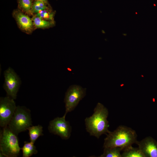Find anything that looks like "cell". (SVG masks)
I'll list each match as a JSON object with an SVG mask.
<instances>
[{
  "instance_id": "cell-1",
  "label": "cell",
  "mask_w": 157,
  "mask_h": 157,
  "mask_svg": "<svg viewBox=\"0 0 157 157\" xmlns=\"http://www.w3.org/2000/svg\"><path fill=\"white\" fill-rule=\"evenodd\" d=\"M94 112L91 116L85 119L86 129L90 135L99 138L102 135H106L110 131L107 120L108 111L102 104L98 103Z\"/></svg>"
},
{
  "instance_id": "cell-2",
  "label": "cell",
  "mask_w": 157,
  "mask_h": 157,
  "mask_svg": "<svg viewBox=\"0 0 157 157\" xmlns=\"http://www.w3.org/2000/svg\"><path fill=\"white\" fill-rule=\"evenodd\" d=\"M104 139V147H119L123 150L137 141L135 131L131 128L120 125L113 131L109 132Z\"/></svg>"
},
{
  "instance_id": "cell-3",
  "label": "cell",
  "mask_w": 157,
  "mask_h": 157,
  "mask_svg": "<svg viewBox=\"0 0 157 157\" xmlns=\"http://www.w3.org/2000/svg\"><path fill=\"white\" fill-rule=\"evenodd\" d=\"M17 135L8 126L3 128L0 132V157H17L20 147Z\"/></svg>"
},
{
  "instance_id": "cell-4",
  "label": "cell",
  "mask_w": 157,
  "mask_h": 157,
  "mask_svg": "<svg viewBox=\"0 0 157 157\" xmlns=\"http://www.w3.org/2000/svg\"><path fill=\"white\" fill-rule=\"evenodd\" d=\"M31 126L30 110L24 106H17L8 126L9 129L17 135L19 133L28 130Z\"/></svg>"
},
{
  "instance_id": "cell-5",
  "label": "cell",
  "mask_w": 157,
  "mask_h": 157,
  "mask_svg": "<svg viewBox=\"0 0 157 157\" xmlns=\"http://www.w3.org/2000/svg\"><path fill=\"white\" fill-rule=\"evenodd\" d=\"M86 88L77 85L70 86L66 92L64 102L65 112L64 114L73 110L86 94Z\"/></svg>"
},
{
  "instance_id": "cell-6",
  "label": "cell",
  "mask_w": 157,
  "mask_h": 157,
  "mask_svg": "<svg viewBox=\"0 0 157 157\" xmlns=\"http://www.w3.org/2000/svg\"><path fill=\"white\" fill-rule=\"evenodd\" d=\"M17 106L14 99L9 97L0 99V126H7L12 118Z\"/></svg>"
},
{
  "instance_id": "cell-7",
  "label": "cell",
  "mask_w": 157,
  "mask_h": 157,
  "mask_svg": "<svg viewBox=\"0 0 157 157\" xmlns=\"http://www.w3.org/2000/svg\"><path fill=\"white\" fill-rule=\"evenodd\" d=\"M66 116L64 115L62 117H57L50 121L48 129L50 133L67 140L71 135L72 128L69 122L65 120Z\"/></svg>"
},
{
  "instance_id": "cell-8",
  "label": "cell",
  "mask_w": 157,
  "mask_h": 157,
  "mask_svg": "<svg viewBox=\"0 0 157 157\" xmlns=\"http://www.w3.org/2000/svg\"><path fill=\"white\" fill-rule=\"evenodd\" d=\"M5 82L3 88L7 96L15 99L20 85V79L17 74L9 67L4 72Z\"/></svg>"
},
{
  "instance_id": "cell-9",
  "label": "cell",
  "mask_w": 157,
  "mask_h": 157,
  "mask_svg": "<svg viewBox=\"0 0 157 157\" xmlns=\"http://www.w3.org/2000/svg\"><path fill=\"white\" fill-rule=\"evenodd\" d=\"M136 144L145 157H157V142L152 137H146Z\"/></svg>"
},
{
  "instance_id": "cell-10",
  "label": "cell",
  "mask_w": 157,
  "mask_h": 157,
  "mask_svg": "<svg viewBox=\"0 0 157 157\" xmlns=\"http://www.w3.org/2000/svg\"><path fill=\"white\" fill-rule=\"evenodd\" d=\"M13 16L22 30L28 33L32 31L34 25L32 19L19 10L13 12Z\"/></svg>"
},
{
  "instance_id": "cell-11",
  "label": "cell",
  "mask_w": 157,
  "mask_h": 157,
  "mask_svg": "<svg viewBox=\"0 0 157 157\" xmlns=\"http://www.w3.org/2000/svg\"><path fill=\"white\" fill-rule=\"evenodd\" d=\"M28 130L30 141L34 143L40 136L43 135V127L41 125L31 126L28 128Z\"/></svg>"
},
{
  "instance_id": "cell-12",
  "label": "cell",
  "mask_w": 157,
  "mask_h": 157,
  "mask_svg": "<svg viewBox=\"0 0 157 157\" xmlns=\"http://www.w3.org/2000/svg\"><path fill=\"white\" fill-rule=\"evenodd\" d=\"M21 149L22 151L23 157H29L37 154L38 152L34 143L31 141L24 142V145Z\"/></svg>"
},
{
  "instance_id": "cell-13",
  "label": "cell",
  "mask_w": 157,
  "mask_h": 157,
  "mask_svg": "<svg viewBox=\"0 0 157 157\" xmlns=\"http://www.w3.org/2000/svg\"><path fill=\"white\" fill-rule=\"evenodd\" d=\"M121 154L122 157H145L139 148L133 147L132 146L124 149Z\"/></svg>"
},
{
  "instance_id": "cell-14",
  "label": "cell",
  "mask_w": 157,
  "mask_h": 157,
  "mask_svg": "<svg viewBox=\"0 0 157 157\" xmlns=\"http://www.w3.org/2000/svg\"><path fill=\"white\" fill-rule=\"evenodd\" d=\"M104 152L99 157H122L120 152L122 149L119 147H104Z\"/></svg>"
},
{
  "instance_id": "cell-15",
  "label": "cell",
  "mask_w": 157,
  "mask_h": 157,
  "mask_svg": "<svg viewBox=\"0 0 157 157\" xmlns=\"http://www.w3.org/2000/svg\"><path fill=\"white\" fill-rule=\"evenodd\" d=\"M35 26L38 28H47L52 26L54 22L47 21L34 16L32 19Z\"/></svg>"
},
{
  "instance_id": "cell-16",
  "label": "cell",
  "mask_w": 157,
  "mask_h": 157,
  "mask_svg": "<svg viewBox=\"0 0 157 157\" xmlns=\"http://www.w3.org/2000/svg\"><path fill=\"white\" fill-rule=\"evenodd\" d=\"M35 15L45 20L54 22V13L51 10L50 8L41 10Z\"/></svg>"
},
{
  "instance_id": "cell-17",
  "label": "cell",
  "mask_w": 157,
  "mask_h": 157,
  "mask_svg": "<svg viewBox=\"0 0 157 157\" xmlns=\"http://www.w3.org/2000/svg\"><path fill=\"white\" fill-rule=\"evenodd\" d=\"M49 4L42 1H34L33 3L31 12L35 14L43 10L50 8Z\"/></svg>"
},
{
  "instance_id": "cell-18",
  "label": "cell",
  "mask_w": 157,
  "mask_h": 157,
  "mask_svg": "<svg viewBox=\"0 0 157 157\" xmlns=\"http://www.w3.org/2000/svg\"><path fill=\"white\" fill-rule=\"evenodd\" d=\"M18 2L19 7L23 11L29 14L31 13L32 0H18Z\"/></svg>"
},
{
  "instance_id": "cell-19",
  "label": "cell",
  "mask_w": 157,
  "mask_h": 157,
  "mask_svg": "<svg viewBox=\"0 0 157 157\" xmlns=\"http://www.w3.org/2000/svg\"><path fill=\"white\" fill-rule=\"evenodd\" d=\"M34 1H38L44 2L47 4H49L47 0H34Z\"/></svg>"
}]
</instances>
